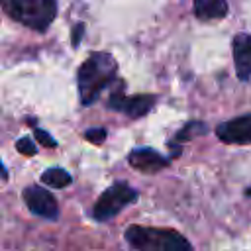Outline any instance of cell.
Returning <instances> with one entry per match:
<instances>
[{"mask_svg": "<svg viewBox=\"0 0 251 251\" xmlns=\"http://www.w3.org/2000/svg\"><path fill=\"white\" fill-rule=\"evenodd\" d=\"M35 137H37L43 145H47V147H55V145H57V141H55L47 131H43V129H39V127L35 129Z\"/></svg>", "mask_w": 251, "mask_h": 251, "instance_id": "15", "label": "cell"}, {"mask_svg": "<svg viewBox=\"0 0 251 251\" xmlns=\"http://www.w3.org/2000/svg\"><path fill=\"white\" fill-rule=\"evenodd\" d=\"M127 161L135 171H141V173H155V171H161V169H165L169 165V159L163 157L161 153H157L151 147L133 149L127 155Z\"/></svg>", "mask_w": 251, "mask_h": 251, "instance_id": "8", "label": "cell"}, {"mask_svg": "<svg viewBox=\"0 0 251 251\" xmlns=\"http://www.w3.org/2000/svg\"><path fill=\"white\" fill-rule=\"evenodd\" d=\"M41 182L47 186H53V188H63V186L71 184V175L67 171H63L61 167H53L41 175Z\"/></svg>", "mask_w": 251, "mask_h": 251, "instance_id": "11", "label": "cell"}, {"mask_svg": "<svg viewBox=\"0 0 251 251\" xmlns=\"http://www.w3.org/2000/svg\"><path fill=\"white\" fill-rule=\"evenodd\" d=\"M137 200V192L124 184V182H116L112 184L108 190L102 192V196L96 200L94 208H92V216L98 222H108L112 218H116L127 204Z\"/></svg>", "mask_w": 251, "mask_h": 251, "instance_id": "4", "label": "cell"}, {"mask_svg": "<svg viewBox=\"0 0 251 251\" xmlns=\"http://www.w3.org/2000/svg\"><path fill=\"white\" fill-rule=\"evenodd\" d=\"M2 8L12 20L37 31H45L57 16L55 0H2Z\"/></svg>", "mask_w": 251, "mask_h": 251, "instance_id": "3", "label": "cell"}, {"mask_svg": "<svg viewBox=\"0 0 251 251\" xmlns=\"http://www.w3.org/2000/svg\"><path fill=\"white\" fill-rule=\"evenodd\" d=\"M126 239L137 251H194L184 235L169 227L129 226Z\"/></svg>", "mask_w": 251, "mask_h": 251, "instance_id": "2", "label": "cell"}, {"mask_svg": "<svg viewBox=\"0 0 251 251\" xmlns=\"http://www.w3.org/2000/svg\"><path fill=\"white\" fill-rule=\"evenodd\" d=\"M84 137L90 141V143H96V145H100L104 139H106V129L104 127H96V129H86V133H84Z\"/></svg>", "mask_w": 251, "mask_h": 251, "instance_id": "14", "label": "cell"}, {"mask_svg": "<svg viewBox=\"0 0 251 251\" xmlns=\"http://www.w3.org/2000/svg\"><path fill=\"white\" fill-rule=\"evenodd\" d=\"M82 31H84V25H82V24H76V25L73 27V45H75V47H76V45L80 43Z\"/></svg>", "mask_w": 251, "mask_h": 251, "instance_id": "16", "label": "cell"}, {"mask_svg": "<svg viewBox=\"0 0 251 251\" xmlns=\"http://www.w3.org/2000/svg\"><path fill=\"white\" fill-rule=\"evenodd\" d=\"M245 194H247V196H251V186H249V188H245Z\"/></svg>", "mask_w": 251, "mask_h": 251, "instance_id": "17", "label": "cell"}, {"mask_svg": "<svg viewBox=\"0 0 251 251\" xmlns=\"http://www.w3.org/2000/svg\"><path fill=\"white\" fill-rule=\"evenodd\" d=\"M118 63L110 53H92L76 73L78 98L82 106H90L106 86L116 78Z\"/></svg>", "mask_w": 251, "mask_h": 251, "instance_id": "1", "label": "cell"}, {"mask_svg": "<svg viewBox=\"0 0 251 251\" xmlns=\"http://www.w3.org/2000/svg\"><path fill=\"white\" fill-rule=\"evenodd\" d=\"M24 202L35 216L49 218V220H55L59 216L57 200L41 186H27L24 190Z\"/></svg>", "mask_w": 251, "mask_h": 251, "instance_id": "7", "label": "cell"}, {"mask_svg": "<svg viewBox=\"0 0 251 251\" xmlns=\"http://www.w3.org/2000/svg\"><path fill=\"white\" fill-rule=\"evenodd\" d=\"M16 149L20 151V153H24V155H35V143L29 139V137H22V139H18L16 141Z\"/></svg>", "mask_w": 251, "mask_h": 251, "instance_id": "13", "label": "cell"}, {"mask_svg": "<svg viewBox=\"0 0 251 251\" xmlns=\"http://www.w3.org/2000/svg\"><path fill=\"white\" fill-rule=\"evenodd\" d=\"M194 14L198 20H222L227 14L226 0H194Z\"/></svg>", "mask_w": 251, "mask_h": 251, "instance_id": "10", "label": "cell"}, {"mask_svg": "<svg viewBox=\"0 0 251 251\" xmlns=\"http://www.w3.org/2000/svg\"><path fill=\"white\" fill-rule=\"evenodd\" d=\"M233 63L237 76L241 80L251 78V35L249 33H237L233 37Z\"/></svg>", "mask_w": 251, "mask_h": 251, "instance_id": "9", "label": "cell"}, {"mask_svg": "<svg viewBox=\"0 0 251 251\" xmlns=\"http://www.w3.org/2000/svg\"><path fill=\"white\" fill-rule=\"evenodd\" d=\"M155 104V96L151 94H133V96H126L124 92H114L110 96V102L108 106L116 112H122V114H127L131 118H141L145 114L151 112Z\"/></svg>", "mask_w": 251, "mask_h": 251, "instance_id": "5", "label": "cell"}, {"mask_svg": "<svg viewBox=\"0 0 251 251\" xmlns=\"http://www.w3.org/2000/svg\"><path fill=\"white\" fill-rule=\"evenodd\" d=\"M216 135H218L220 141L229 143V145L251 143V114H245V116L222 122L216 127Z\"/></svg>", "mask_w": 251, "mask_h": 251, "instance_id": "6", "label": "cell"}, {"mask_svg": "<svg viewBox=\"0 0 251 251\" xmlns=\"http://www.w3.org/2000/svg\"><path fill=\"white\" fill-rule=\"evenodd\" d=\"M206 124H202V122H190L188 126H184L178 133H176V141H186V139H190V137H194V135H198V133H206Z\"/></svg>", "mask_w": 251, "mask_h": 251, "instance_id": "12", "label": "cell"}]
</instances>
